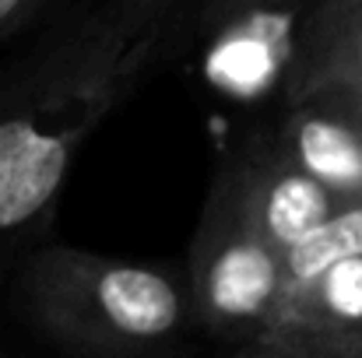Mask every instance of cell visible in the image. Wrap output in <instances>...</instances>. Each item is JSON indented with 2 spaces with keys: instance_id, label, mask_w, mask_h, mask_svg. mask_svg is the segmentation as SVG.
<instances>
[{
  "instance_id": "6da1fadb",
  "label": "cell",
  "mask_w": 362,
  "mask_h": 358,
  "mask_svg": "<svg viewBox=\"0 0 362 358\" xmlns=\"http://www.w3.org/2000/svg\"><path fill=\"white\" fill-rule=\"evenodd\" d=\"M155 39L103 4L74 21L0 92V281L39 246L71 165L148 67Z\"/></svg>"
},
{
  "instance_id": "7a4b0ae2",
  "label": "cell",
  "mask_w": 362,
  "mask_h": 358,
  "mask_svg": "<svg viewBox=\"0 0 362 358\" xmlns=\"http://www.w3.org/2000/svg\"><path fill=\"white\" fill-rule=\"evenodd\" d=\"M14 299L49 341L92 358L165 352L194 316L187 270L71 242L35 246L14 270Z\"/></svg>"
},
{
  "instance_id": "3957f363",
  "label": "cell",
  "mask_w": 362,
  "mask_h": 358,
  "mask_svg": "<svg viewBox=\"0 0 362 358\" xmlns=\"http://www.w3.org/2000/svg\"><path fill=\"white\" fill-rule=\"evenodd\" d=\"M183 270L194 320L211 334L246 345L271 327L285 288V249L250 222L218 169L204 193Z\"/></svg>"
},
{
  "instance_id": "277c9868",
  "label": "cell",
  "mask_w": 362,
  "mask_h": 358,
  "mask_svg": "<svg viewBox=\"0 0 362 358\" xmlns=\"http://www.w3.org/2000/svg\"><path fill=\"white\" fill-rule=\"evenodd\" d=\"M218 172L236 190L250 222L281 249L310 236L341 208V201L281 148L278 133L243 137L226 151Z\"/></svg>"
},
{
  "instance_id": "5b68a950",
  "label": "cell",
  "mask_w": 362,
  "mask_h": 358,
  "mask_svg": "<svg viewBox=\"0 0 362 358\" xmlns=\"http://www.w3.org/2000/svg\"><path fill=\"white\" fill-rule=\"evenodd\" d=\"M281 148L317 176L341 204L362 201V95L345 85H320L285 99Z\"/></svg>"
},
{
  "instance_id": "8992f818",
  "label": "cell",
  "mask_w": 362,
  "mask_h": 358,
  "mask_svg": "<svg viewBox=\"0 0 362 358\" xmlns=\"http://www.w3.org/2000/svg\"><path fill=\"white\" fill-rule=\"evenodd\" d=\"M306 7L250 11L229 18L211 32L208 78L233 99H260L271 88H285Z\"/></svg>"
},
{
  "instance_id": "52a82bcc",
  "label": "cell",
  "mask_w": 362,
  "mask_h": 358,
  "mask_svg": "<svg viewBox=\"0 0 362 358\" xmlns=\"http://www.w3.org/2000/svg\"><path fill=\"white\" fill-rule=\"evenodd\" d=\"M320 85H345L362 95V0H313L303 14L285 99Z\"/></svg>"
},
{
  "instance_id": "ba28073f",
  "label": "cell",
  "mask_w": 362,
  "mask_h": 358,
  "mask_svg": "<svg viewBox=\"0 0 362 358\" xmlns=\"http://www.w3.org/2000/svg\"><path fill=\"white\" fill-rule=\"evenodd\" d=\"M264 334L317 338L362 352V256L338 260L285 292Z\"/></svg>"
},
{
  "instance_id": "9c48e42d",
  "label": "cell",
  "mask_w": 362,
  "mask_h": 358,
  "mask_svg": "<svg viewBox=\"0 0 362 358\" xmlns=\"http://www.w3.org/2000/svg\"><path fill=\"white\" fill-rule=\"evenodd\" d=\"M349 256H362V201L341 204L324 225H317L310 236H303L299 242H292L285 249V288H281V295L299 288L303 281H310L324 267L349 260Z\"/></svg>"
},
{
  "instance_id": "30bf717a",
  "label": "cell",
  "mask_w": 362,
  "mask_h": 358,
  "mask_svg": "<svg viewBox=\"0 0 362 358\" xmlns=\"http://www.w3.org/2000/svg\"><path fill=\"white\" fill-rule=\"evenodd\" d=\"M229 358H362L359 348L317 341V338H292V334H264L246 345H236Z\"/></svg>"
},
{
  "instance_id": "8fae6325",
  "label": "cell",
  "mask_w": 362,
  "mask_h": 358,
  "mask_svg": "<svg viewBox=\"0 0 362 358\" xmlns=\"http://www.w3.org/2000/svg\"><path fill=\"white\" fill-rule=\"evenodd\" d=\"M197 0H106V7L113 11V18L123 28L148 35L155 42H162V35L169 32V25H176V18Z\"/></svg>"
},
{
  "instance_id": "7c38bea8",
  "label": "cell",
  "mask_w": 362,
  "mask_h": 358,
  "mask_svg": "<svg viewBox=\"0 0 362 358\" xmlns=\"http://www.w3.org/2000/svg\"><path fill=\"white\" fill-rule=\"evenodd\" d=\"M313 0H197L201 25L215 28L229 18H240L250 11H278V7H310Z\"/></svg>"
},
{
  "instance_id": "4fadbf2b",
  "label": "cell",
  "mask_w": 362,
  "mask_h": 358,
  "mask_svg": "<svg viewBox=\"0 0 362 358\" xmlns=\"http://www.w3.org/2000/svg\"><path fill=\"white\" fill-rule=\"evenodd\" d=\"M53 0H0V39L32 25Z\"/></svg>"
}]
</instances>
